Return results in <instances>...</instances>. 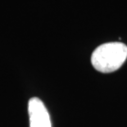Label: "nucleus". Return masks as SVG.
I'll list each match as a JSON object with an SVG mask.
<instances>
[{
	"instance_id": "f03ea898",
	"label": "nucleus",
	"mask_w": 127,
	"mask_h": 127,
	"mask_svg": "<svg viewBox=\"0 0 127 127\" xmlns=\"http://www.w3.org/2000/svg\"><path fill=\"white\" fill-rule=\"evenodd\" d=\"M28 115L30 127H52L50 115L41 99L33 97L29 100Z\"/></svg>"
},
{
	"instance_id": "f257e3e1",
	"label": "nucleus",
	"mask_w": 127,
	"mask_h": 127,
	"mask_svg": "<svg viewBox=\"0 0 127 127\" xmlns=\"http://www.w3.org/2000/svg\"><path fill=\"white\" fill-rule=\"evenodd\" d=\"M127 59V45L123 42H106L98 46L91 55V64L104 73L120 69Z\"/></svg>"
}]
</instances>
